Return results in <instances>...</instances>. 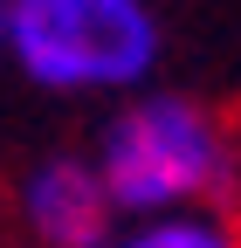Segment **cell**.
<instances>
[{
  "instance_id": "obj_4",
  "label": "cell",
  "mask_w": 241,
  "mask_h": 248,
  "mask_svg": "<svg viewBox=\"0 0 241 248\" xmlns=\"http://www.w3.org/2000/svg\"><path fill=\"white\" fill-rule=\"evenodd\" d=\"M110 248H234L227 214H152V221H124Z\"/></svg>"
},
{
  "instance_id": "obj_5",
  "label": "cell",
  "mask_w": 241,
  "mask_h": 248,
  "mask_svg": "<svg viewBox=\"0 0 241 248\" xmlns=\"http://www.w3.org/2000/svg\"><path fill=\"white\" fill-rule=\"evenodd\" d=\"M227 228H234V248H241V186H234V207H227Z\"/></svg>"
},
{
  "instance_id": "obj_1",
  "label": "cell",
  "mask_w": 241,
  "mask_h": 248,
  "mask_svg": "<svg viewBox=\"0 0 241 248\" xmlns=\"http://www.w3.org/2000/svg\"><path fill=\"white\" fill-rule=\"evenodd\" d=\"M90 166L104 172L117 221L207 214L214 200H227L241 186L227 124L200 97H179V90H138V97H124L104 117Z\"/></svg>"
},
{
  "instance_id": "obj_2",
  "label": "cell",
  "mask_w": 241,
  "mask_h": 248,
  "mask_svg": "<svg viewBox=\"0 0 241 248\" xmlns=\"http://www.w3.org/2000/svg\"><path fill=\"white\" fill-rule=\"evenodd\" d=\"M7 62L55 97H138L166 55L152 0H0Z\"/></svg>"
},
{
  "instance_id": "obj_6",
  "label": "cell",
  "mask_w": 241,
  "mask_h": 248,
  "mask_svg": "<svg viewBox=\"0 0 241 248\" xmlns=\"http://www.w3.org/2000/svg\"><path fill=\"white\" fill-rule=\"evenodd\" d=\"M0 55H7V7H0Z\"/></svg>"
},
{
  "instance_id": "obj_3",
  "label": "cell",
  "mask_w": 241,
  "mask_h": 248,
  "mask_svg": "<svg viewBox=\"0 0 241 248\" xmlns=\"http://www.w3.org/2000/svg\"><path fill=\"white\" fill-rule=\"evenodd\" d=\"M14 221L35 248H110V234L124 228L110 207L104 172L76 159V152H48L21 172L14 186Z\"/></svg>"
}]
</instances>
